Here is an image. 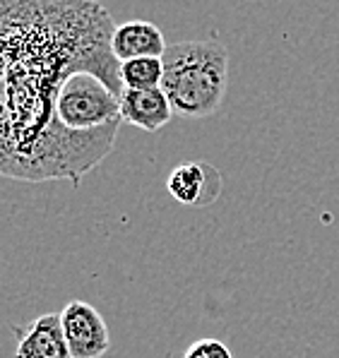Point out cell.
<instances>
[{
	"label": "cell",
	"mask_w": 339,
	"mask_h": 358,
	"mask_svg": "<svg viewBox=\"0 0 339 358\" xmlns=\"http://www.w3.org/2000/svg\"><path fill=\"white\" fill-rule=\"evenodd\" d=\"M113 31L111 13L89 0H0V176L78 185L111 154L118 132L75 135L56 103L75 73L123 94Z\"/></svg>",
	"instance_id": "1"
},
{
	"label": "cell",
	"mask_w": 339,
	"mask_h": 358,
	"mask_svg": "<svg viewBox=\"0 0 339 358\" xmlns=\"http://www.w3.org/2000/svg\"><path fill=\"white\" fill-rule=\"evenodd\" d=\"M161 92L173 113L207 118L219 111L229 85V51L212 38H193L166 46Z\"/></svg>",
	"instance_id": "2"
},
{
	"label": "cell",
	"mask_w": 339,
	"mask_h": 358,
	"mask_svg": "<svg viewBox=\"0 0 339 358\" xmlns=\"http://www.w3.org/2000/svg\"><path fill=\"white\" fill-rule=\"evenodd\" d=\"M118 94L92 73H75L63 85L56 103L58 123L75 135H103L118 132L120 103Z\"/></svg>",
	"instance_id": "3"
},
{
	"label": "cell",
	"mask_w": 339,
	"mask_h": 358,
	"mask_svg": "<svg viewBox=\"0 0 339 358\" xmlns=\"http://www.w3.org/2000/svg\"><path fill=\"white\" fill-rule=\"evenodd\" d=\"M60 322L73 358H101L111 349L108 327L92 303L70 301L60 310Z\"/></svg>",
	"instance_id": "4"
},
{
	"label": "cell",
	"mask_w": 339,
	"mask_h": 358,
	"mask_svg": "<svg viewBox=\"0 0 339 358\" xmlns=\"http://www.w3.org/2000/svg\"><path fill=\"white\" fill-rule=\"evenodd\" d=\"M166 188L173 200L180 205L202 207L210 205L222 192V176L212 164L205 162H188L171 171L166 180Z\"/></svg>",
	"instance_id": "5"
},
{
	"label": "cell",
	"mask_w": 339,
	"mask_h": 358,
	"mask_svg": "<svg viewBox=\"0 0 339 358\" xmlns=\"http://www.w3.org/2000/svg\"><path fill=\"white\" fill-rule=\"evenodd\" d=\"M17 349L15 358H73L63 334L60 313H46L34 322L15 329Z\"/></svg>",
	"instance_id": "6"
},
{
	"label": "cell",
	"mask_w": 339,
	"mask_h": 358,
	"mask_svg": "<svg viewBox=\"0 0 339 358\" xmlns=\"http://www.w3.org/2000/svg\"><path fill=\"white\" fill-rule=\"evenodd\" d=\"M118 103L120 120L145 132H159L173 115L171 101L161 90H123Z\"/></svg>",
	"instance_id": "7"
},
{
	"label": "cell",
	"mask_w": 339,
	"mask_h": 358,
	"mask_svg": "<svg viewBox=\"0 0 339 358\" xmlns=\"http://www.w3.org/2000/svg\"><path fill=\"white\" fill-rule=\"evenodd\" d=\"M111 51L118 63L135 58H161L166 51V41L157 24L147 20H130L116 27Z\"/></svg>",
	"instance_id": "8"
},
{
	"label": "cell",
	"mask_w": 339,
	"mask_h": 358,
	"mask_svg": "<svg viewBox=\"0 0 339 358\" xmlns=\"http://www.w3.org/2000/svg\"><path fill=\"white\" fill-rule=\"evenodd\" d=\"M123 90H161L164 60L161 58H135L120 63Z\"/></svg>",
	"instance_id": "9"
},
{
	"label": "cell",
	"mask_w": 339,
	"mask_h": 358,
	"mask_svg": "<svg viewBox=\"0 0 339 358\" xmlns=\"http://www.w3.org/2000/svg\"><path fill=\"white\" fill-rule=\"evenodd\" d=\"M183 358H233L229 346L219 339H198L188 346Z\"/></svg>",
	"instance_id": "10"
}]
</instances>
